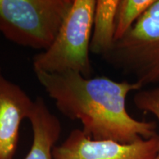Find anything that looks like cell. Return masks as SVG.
Instances as JSON below:
<instances>
[{"label":"cell","mask_w":159,"mask_h":159,"mask_svg":"<svg viewBox=\"0 0 159 159\" xmlns=\"http://www.w3.org/2000/svg\"><path fill=\"white\" fill-rule=\"evenodd\" d=\"M134 103L139 110L153 115L159 123V85L136 91L134 97ZM158 150L159 155V135Z\"/></svg>","instance_id":"obj_10"},{"label":"cell","mask_w":159,"mask_h":159,"mask_svg":"<svg viewBox=\"0 0 159 159\" xmlns=\"http://www.w3.org/2000/svg\"><path fill=\"white\" fill-rule=\"evenodd\" d=\"M155 159H159V155H158V156H157V157H156V158H155Z\"/></svg>","instance_id":"obj_11"},{"label":"cell","mask_w":159,"mask_h":159,"mask_svg":"<svg viewBox=\"0 0 159 159\" xmlns=\"http://www.w3.org/2000/svg\"><path fill=\"white\" fill-rule=\"evenodd\" d=\"M28 119L33 130V143L25 159H53V148L61 133L59 119L51 113L42 97H38Z\"/></svg>","instance_id":"obj_7"},{"label":"cell","mask_w":159,"mask_h":159,"mask_svg":"<svg viewBox=\"0 0 159 159\" xmlns=\"http://www.w3.org/2000/svg\"><path fill=\"white\" fill-rule=\"evenodd\" d=\"M119 0H96L90 52L104 56L114 46Z\"/></svg>","instance_id":"obj_8"},{"label":"cell","mask_w":159,"mask_h":159,"mask_svg":"<svg viewBox=\"0 0 159 159\" xmlns=\"http://www.w3.org/2000/svg\"><path fill=\"white\" fill-rule=\"evenodd\" d=\"M158 136L133 144L94 140L75 129L62 144L53 148V159H155L158 156Z\"/></svg>","instance_id":"obj_5"},{"label":"cell","mask_w":159,"mask_h":159,"mask_svg":"<svg viewBox=\"0 0 159 159\" xmlns=\"http://www.w3.org/2000/svg\"><path fill=\"white\" fill-rule=\"evenodd\" d=\"M35 74L57 110L80 121L91 139L128 144L158 136L156 122L136 120L127 111L128 95L143 88L136 81L117 82L105 76L86 78L70 71Z\"/></svg>","instance_id":"obj_1"},{"label":"cell","mask_w":159,"mask_h":159,"mask_svg":"<svg viewBox=\"0 0 159 159\" xmlns=\"http://www.w3.org/2000/svg\"><path fill=\"white\" fill-rule=\"evenodd\" d=\"M155 0H119L116 19L115 41L132 28Z\"/></svg>","instance_id":"obj_9"},{"label":"cell","mask_w":159,"mask_h":159,"mask_svg":"<svg viewBox=\"0 0 159 159\" xmlns=\"http://www.w3.org/2000/svg\"><path fill=\"white\" fill-rule=\"evenodd\" d=\"M107 63L130 75L143 87L159 85V0L102 56Z\"/></svg>","instance_id":"obj_4"},{"label":"cell","mask_w":159,"mask_h":159,"mask_svg":"<svg viewBox=\"0 0 159 159\" xmlns=\"http://www.w3.org/2000/svg\"><path fill=\"white\" fill-rule=\"evenodd\" d=\"M96 0H73L50 47L33 57L34 71H75L92 77L89 52Z\"/></svg>","instance_id":"obj_2"},{"label":"cell","mask_w":159,"mask_h":159,"mask_svg":"<svg viewBox=\"0 0 159 159\" xmlns=\"http://www.w3.org/2000/svg\"><path fill=\"white\" fill-rule=\"evenodd\" d=\"M73 0H0V33L16 44L46 50Z\"/></svg>","instance_id":"obj_3"},{"label":"cell","mask_w":159,"mask_h":159,"mask_svg":"<svg viewBox=\"0 0 159 159\" xmlns=\"http://www.w3.org/2000/svg\"><path fill=\"white\" fill-rule=\"evenodd\" d=\"M33 102L19 85L6 78L0 66V159L14 157L20 126L28 119Z\"/></svg>","instance_id":"obj_6"}]
</instances>
